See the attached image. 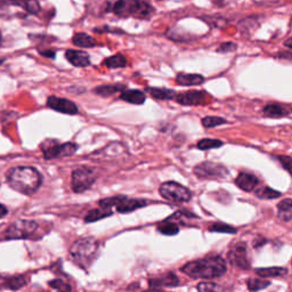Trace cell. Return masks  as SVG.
Listing matches in <instances>:
<instances>
[{
    "label": "cell",
    "mask_w": 292,
    "mask_h": 292,
    "mask_svg": "<svg viewBox=\"0 0 292 292\" xmlns=\"http://www.w3.org/2000/svg\"><path fill=\"white\" fill-rule=\"evenodd\" d=\"M26 284L25 276H13V278H7L6 281V289L9 290H18L23 288Z\"/></svg>",
    "instance_id": "obj_31"
},
{
    "label": "cell",
    "mask_w": 292,
    "mask_h": 292,
    "mask_svg": "<svg viewBox=\"0 0 292 292\" xmlns=\"http://www.w3.org/2000/svg\"><path fill=\"white\" fill-rule=\"evenodd\" d=\"M291 264H292V261H291Z\"/></svg>",
    "instance_id": "obj_46"
},
{
    "label": "cell",
    "mask_w": 292,
    "mask_h": 292,
    "mask_svg": "<svg viewBox=\"0 0 292 292\" xmlns=\"http://www.w3.org/2000/svg\"><path fill=\"white\" fill-rule=\"evenodd\" d=\"M236 49V45L233 43H225L221 45V47L217 49V52L219 53H229V52H233Z\"/></svg>",
    "instance_id": "obj_39"
},
{
    "label": "cell",
    "mask_w": 292,
    "mask_h": 292,
    "mask_svg": "<svg viewBox=\"0 0 292 292\" xmlns=\"http://www.w3.org/2000/svg\"><path fill=\"white\" fill-rule=\"evenodd\" d=\"M146 206H147L146 200L128 199L127 196H124V198L117 204L116 208L117 212H120V214H128V212H132L139 209V208H143Z\"/></svg>",
    "instance_id": "obj_15"
},
{
    "label": "cell",
    "mask_w": 292,
    "mask_h": 292,
    "mask_svg": "<svg viewBox=\"0 0 292 292\" xmlns=\"http://www.w3.org/2000/svg\"><path fill=\"white\" fill-rule=\"evenodd\" d=\"M7 184L24 195H32L40 188L43 177L36 168L32 167H14L6 174Z\"/></svg>",
    "instance_id": "obj_2"
},
{
    "label": "cell",
    "mask_w": 292,
    "mask_h": 292,
    "mask_svg": "<svg viewBox=\"0 0 292 292\" xmlns=\"http://www.w3.org/2000/svg\"><path fill=\"white\" fill-rule=\"evenodd\" d=\"M40 54L43 56H46V58H55V51H46V52H43L40 51Z\"/></svg>",
    "instance_id": "obj_40"
},
{
    "label": "cell",
    "mask_w": 292,
    "mask_h": 292,
    "mask_svg": "<svg viewBox=\"0 0 292 292\" xmlns=\"http://www.w3.org/2000/svg\"><path fill=\"white\" fill-rule=\"evenodd\" d=\"M256 274L260 278H283L288 274V269L283 267H269V268H257Z\"/></svg>",
    "instance_id": "obj_21"
},
{
    "label": "cell",
    "mask_w": 292,
    "mask_h": 292,
    "mask_svg": "<svg viewBox=\"0 0 292 292\" xmlns=\"http://www.w3.org/2000/svg\"><path fill=\"white\" fill-rule=\"evenodd\" d=\"M2 62H3V60H2V59H0V65H1V63H2Z\"/></svg>",
    "instance_id": "obj_45"
},
{
    "label": "cell",
    "mask_w": 292,
    "mask_h": 292,
    "mask_svg": "<svg viewBox=\"0 0 292 292\" xmlns=\"http://www.w3.org/2000/svg\"><path fill=\"white\" fill-rule=\"evenodd\" d=\"M284 46H287L288 48H291L292 49V38L286 40V43H284Z\"/></svg>",
    "instance_id": "obj_43"
},
{
    "label": "cell",
    "mask_w": 292,
    "mask_h": 292,
    "mask_svg": "<svg viewBox=\"0 0 292 292\" xmlns=\"http://www.w3.org/2000/svg\"><path fill=\"white\" fill-rule=\"evenodd\" d=\"M48 286L53 288V289L58 290V291H71V287L69 286V284L65 283L62 280H58V279L49 281Z\"/></svg>",
    "instance_id": "obj_36"
},
{
    "label": "cell",
    "mask_w": 292,
    "mask_h": 292,
    "mask_svg": "<svg viewBox=\"0 0 292 292\" xmlns=\"http://www.w3.org/2000/svg\"><path fill=\"white\" fill-rule=\"evenodd\" d=\"M72 43L75 46L82 47V48H92L97 45L96 40L93 37L87 35V33H77L73 38H72Z\"/></svg>",
    "instance_id": "obj_22"
},
{
    "label": "cell",
    "mask_w": 292,
    "mask_h": 292,
    "mask_svg": "<svg viewBox=\"0 0 292 292\" xmlns=\"http://www.w3.org/2000/svg\"><path fill=\"white\" fill-rule=\"evenodd\" d=\"M204 78L200 74L179 73L176 77V82L180 86H195L203 83Z\"/></svg>",
    "instance_id": "obj_20"
},
{
    "label": "cell",
    "mask_w": 292,
    "mask_h": 292,
    "mask_svg": "<svg viewBox=\"0 0 292 292\" xmlns=\"http://www.w3.org/2000/svg\"><path fill=\"white\" fill-rule=\"evenodd\" d=\"M113 12L117 16L149 18L152 16L154 9L143 0H117L113 7Z\"/></svg>",
    "instance_id": "obj_4"
},
{
    "label": "cell",
    "mask_w": 292,
    "mask_h": 292,
    "mask_svg": "<svg viewBox=\"0 0 292 292\" xmlns=\"http://www.w3.org/2000/svg\"><path fill=\"white\" fill-rule=\"evenodd\" d=\"M227 271L226 261L218 255H209L192 260L181 267V272L192 279H219Z\"/></svg>",
    "instance_id": "obj_1"
},
{
    "label": "cell",
    "mask_w": 292,
    "mask_h": 292,
    "mask_svg": "<svg viewBox=\"0 0 292 292\" xmlns=\"http://www.w3.org/2000/svg\"><path fill=\"white\" fill-rule=\"evenodd\" d=\"M0 44H1V33H0Z\"/></svg>",
    "instance_id": "obj_44"
},
{
    "label": "cell",
    "mask_w": 292,
    "mask_h": 292,
    "mask_svg": "<svg viewBox=\"0 0 292 292\" xmlns=\"http://www.w3.org/2000/svg\"><path fill=\"white\" fill-rule=\"evenodd\" d=\"M255 194H256L257 198H259L261 200H273V199L280 198V196L282 195V193L276 191V189L272 188V187L264 186V187L258 188L257 191L255 192Z\"/></svg>",
    "instance_id": "obj_27"
},
{
    "label": "cell",
    "mask_w": 292,
    "mask_h": 292,
    "mask_svg": "<svg viewBox=\"0 0 292 292\" xmlns=\"http://www.w3.org/2000/svg\"><path fill=\"white\" fill-rule=\"evenodd\" d=\"M98 251V242L94 237L79 238L72 244L70 258L73 263L83 269L92 266Z\"/></svg>",
    "instance_id": "obj_3"
},
{
    "label": "cell",
    "mask_w": 292,
    "mask_h": 292,
    "mask_svg": "<svg viewBox=\"0 0 292 292\" xmlns=\"http://www.w3.org/2000/svg\"><path fill=\"white\" fill-rule=\"evenodd\" d=\"M198 290L201 292H208V291H221L223 290L222 287L211 282H201L198 284Z\"/></svg>",
    "instance_id": "obj_38"
},
{
    "label": "cell",
    "mask_w": 292,
    "mask_h": 292,
    "mask_svg": "<svg viewBox=\"0 0 292 292\" xmlns=\"http://www.w3.org/2000/svg\"><path fill=\"white\" fill-rule=\"evenodd\" d=\"M12 2L17 6L23 7L25 10H28L31 14H37L40 10V5L37 0H13Z\"/></svg>",
    "instance_id": "obj_29"
},
{
    "label": "cell",
    "mask_w": 292,
    "mask_h": 292,
    "mask_svg": "<svg viewBox=\"0 0 292 292\" xmlns=\"http://www.w3.org/2000/svg\"><path fill=\"white\" fill-rule=\"evenodd\" d=\"M95 174L92 168L87 166L79 167L72 173L71 186L75 193H83L93 186Z\"/></svg>",
    "instance_id": "obj_8"
},
{
    "label": "cell",
    "mask_w": 292,
    "mask_h": 292,
    "mask_svg": "<svg viewBox=\"0 0 292 292\" xmlns=\"http://www.w3.org/2000/svg\"><path fill=\"white\" fill-rule=\"evenodd\" d=\"M194 174L195 176L202 179H218V178H224L229 175V170L221 164L206 161L195 167Z\"/></svg>",
    "instance_id": "obj_9"
},
{
    "label": "cell",
    "mask_w": 292,
    "mask_h": 292,
    "mask_svg": "<svg viewBox=\"0 0 292 292\" xmlns=\"http://www.w3.org/2000/svg\"><path fill=\"white\" fill-rule=\"evenodd\" d=\"M223 146V142L219 139H210V138H204L201 139L198 143V149L199 150H212V149H219Z\"/></svg>",
    "instance_id": "obj_32"
},
{
    "label": "cell",
    "mask_w": 292,
    "mask_h": 292,
    "mask_svg": "<svg viewBox=\"0 0 292 292\" xmlns=\"http://www.w3.org/2000/svg\"><path fill=\"white\" fill-rule=\"evenodd\" d=\"M124 88H126V86L124 85H105V86H100L97 87V88H95L94 93L97 95H101V96L108 97L117 92H123Z\"/></svg>",
    "instance_id": "obj_25"
},
{
    "label": "cell",
    "mask_w": 292,
    "mask_h": 292,
    "mask_svg": "<svg viewBox=\"0 0 292 292\" xmlns=\"http://www.w3.org/2000/svg\"><path fill=\"white\" fill-rule=\"evenodd\" d=\"M276 159H278L283 168L286 169L292 177V157H289V155H278Z\"/></svg>",
    "instance_id": "obj_37"
},
{
    "label": "cell",
    "mask_w": 292,
    "mask_h": 292,
    "mask_svg": "<svg viewBox=\"0 0 292 292\" xmlns=\"http://www.w3.org/2000/svg\"><path fill=\"white\" fill-rule=\"evenodd\" d=\"M47 106L54 110L56 112L64 113V115L74 116L79 112L78 106L73 102L66 100V98H60L56 96H49L47 100Z\"/></svg>",
    "instance_id": "obj_12"
},
{
    "label": "cell",
    "mask_w": 292,
    "mask_h": 292,
    "mask_svg": "<svg viewBox=\"0 0 292 292\" xmlns=\"http://www.w3.org/2000/svg\"><path fill=\"white\" fill-rule=\"evenodd\" d=\"M201 122H202V126L204 128H214L221 126V124L227 123V120L221 117H203Z\"/></svg>",
    "instance_id": "obj_34"
},
{
    "label": "cell",
    "mask_w": 292,
    "mask_h": 292,
    "mask_svg": "<svg viewBox=\"0 0 292 292\" xmlns=\"http://www.w3.org/2000/svg\"><path fill=\"white\" fill-rule=\"evenodd\" d=\"M146 92H149V94L154 98V100L159 101L174 100L177 95L175 90L167 88H155V87H147Z\"/></svg>",
    "instance_id": "obj_18"
},
{
    "label": "cell",
    "mask_w": 292,
    "mask_h": 292,
    "mask_svg": "<svg viewBox=\"0 0 292 292\" xmlns=\"http://www.w3.org/2000/svg\"><path fill=\"white\" fill-rule=\"evenodd\" d=\"M104 65L110 69H119V67H124L127 65V58L123 55L117 54L111 58H108L104 60Z\"/></svg>",
    "instance_id": "obj_28"
},
{
    "label": "cell",
    "mask_w": 292,
    "mask_h": 292,
    "mask_svg": "<svg viewBox=\"0 0 292 292\" xmlns=\"http://www.w3.org/2000/svg\"><path fill=\"white\" fill-rule=\"evenodd\" d=\"M120 98L127 103L135 104V105H140L145 103L146 95L142 90L138 89H132V90H126V92H122L120 95Z\"/></svg>",
    "instance_id": "obj_17"
},
{
    "label": "cell",
    "mask_w": 292,
    "mask_h": 292,
    "mask_svg": "<svg viewBox=\"0 0 292 292\" xmlns=\"http://www.w3.org/2000/svg\"><path fill=\"white\" fill-rule=\"evenodd\" d=\"M269 286H271V282L266 280H259V279H253V278H250L246 280V287H248V289L250 291L264 290Z\"/></svg>",
    "instance_id": "obj_30"
},
{
    "label": "cell",
    "mask_w": 292,
    "mask_h": 292,
    "mask_svg": "<svg viewBox=\"0 0 292 292\" xmlns=\"http://www.w3.org/2000/svg\"><path fill=\"white\" fill-rule=\"evenodd\" d=\"M39 225L35 221H25L18 219L7 227L3 236L9 240H26V238H36Z\"/></svg>",
    "instance_id": "obj_5"
},
{
    "label": "cell",
    "mask_w": 292,
    "mask_h": 292,
    "mask_svg": "<svg viewBox=\"0 0 292 292\" xmlns=\"http://www.w3.org/2000/svg\"><path fill=\"white\" fill-rule=\"evenodd\" d=\"M258 184H259V180L252 174L241 173L240 175L235 178V185L238 188L243 189L244 192H252L258 186Z\"/></svg>",
    "instance_id": "obj_14"
},
{
    "label": "cell",
    "mask_w": 292,
    "mask_h": 292,
    "mask_svg": "<svg viewBox=\"0 0 292 292\" xmlns=\"http://www.w3.org/2000/svg\"><path fill=\"white\" fill-rule=\"evenodd\" d=\"M65 58L72 64V65L77 67H86L90 65L89 55L85 52L69 49V51H66L65 53Z\"/></svg>",
    "instance_id": "obj_16"
},
{
    "label": "cell",
    "mask_w": 292,
    "mask_h": 292,
    "mask_svg": "<svg viewBox=\"0 0 292 292\" xmlns=\"http://www.w3.org/2000/svg\"><path fill=\"white\" fill-rule=\"evenodd\" d=\"M158 231L161 234H164V235H168V236H174V235L179 233V227H178V225L176 223L169 221V219L167 218L166 221L162 222L160 225L158 226Z\"/></svg>",
    "instance_id": "obj_26"
},
{
    "label": "cell",
    "mask_w": 292,
    "mask_h": 292,
    "mask_svg": "<svg viewBox=\"0 0 292 292\" xmlns=\"http://www.w3.org/2000/svg\"><path fill=\"white\" fill-rule=\"evenodd\" d=\"M7 214H8V210H7V208L3 206V204L0 203V219L5 217V216H7Z\"/></svg>",
    "instance_id": "obj_41"
},
{
    "label": "cell",
    "mask_w": 292,
    "mask_h": 292,
    "mask_svg": "<svg viewBox=\"0 0 292 292\" xmlns=\"http://www.w3.org/2000/svg\"><path fill=\"white\" fill-rule=\"evenodd\" d=\"M112 214L113 212L111 209H104V208L90 210L85 217V222L86 223H94V222L101 221V219H104L106 217L112 216Z\"/></svg>",
    "instance_id": "obj_24"
},
{
    "label": "cell",
    "mask_w": 292,
    "mask_h": 292,
    "mask_svg": "<svg viewBox=\"0 0 292 292\" xmlns=\"http://www.w3.org/2000/svg\"><path fill=\"white\" fill-rule=\"evenodd\" d=\"M175 100L181 105H203L209 103V95L202 90H189L176 95Z\"/></svg>",
    "instance_id": "obj_11"
},
{
    "label": "cell",
    "mask_w": 292,
    "mask_h": 292,
    "mask_svg": "<svg viewBox=\"0 0 292 292\" xmlns=\"http://www.w3.org/2000/svg\"><path fill=\"white\" fill-rule=\"evenodd\" d=\"M123 198H124V195L111 196V198L102 199L100 202H98V204H100L101 208H104V209H112L113 207H117V204L119 203Z\"/></svg>",
    "instance_id": "obj_35"
},
{
    "label": "cell",
    "mask_w": 292,
    "mask_h": 292,
    "mask_svg": "<svg viewBox=\"0 0 292 292\" xmlns=\"http://www.w3.org/2000/svg\"><path fill=\"white\" fill-rule=\"evenodd\" d=\"M6 281L7 278H3V276L0 275V289H6Z\"/></svg>",
    "instance_id": "obj_42"
},
{
    "label": "cell",
    "mask_w": 292,
    "mask_h": 292,
    "mask_svg": "<svg viewBox=\"0 0 292 292\" xmlns=\"http://www.w3.org/2000/svg\"><path fill=\"white\" fill-rule=\"evenodd\" d=\"M209 231H210V232L227 233V234H234V233L237 232L235 227L231 226V225H227V224H223V223L212 224V225L209 226Z\"/></svg>",
    "instance_id": "obj_33"
},
{
    "label": "cell",
    "mask_w": 292,
    "mask_h": 292,
    "mask_svg": "<svg viewBox=\"0 0 292 292\" xmlns=\"http://www.w3.org/2000/svg\"><path fill=\"white\" fill-rule=\"evenodd\" d=\"M230 264L241 269H250V261L246 253V243L238 242V243L231 246L229 255H227Z\"/></svg>",
    "instance_id": "obj_10"
},
{
    "label": "cell",
    "mask_w": 292,
    "mask_h": 292,
    "mask_svg": "<svg viewBox=\"0 0 292 292\" xmlns=\"http://www.w3.org/2000/svg\"><path fill=\"white\" fill-rule=\"evenodd\" d=\"M162 198L173 203L188 202L192 199V193L187 187L176 181H166L159 187Z\"/></svg>",
    "instance_id": "obj_7"
},
{
    "label": "cell",
    "mask_w": 292,
    "mask_h": 292,
    "mask_svg": "<svg viewBox=\"0 0 292 292\" xmlns=\"http://www.w3.org/2000/svg\"><path fill=\"white\" fill-rule=\"evenodd\" d=\"M263 113L267 117H282L289 115L286 109L279 104H268L264 108Z\"/></svg>",
    "instance_id": "obj_23"
},
{
    "label": "cell",
    "mask_w": 292,
    "mask_h": 292,
    "mask_svg": "<svg viewBox=\"0 0 292 292\" xmlns=\"http://www.w3.org/2000/svg\"><path fill=\"white\" fill-rule=\"evenodd\" d=\"M149 286L151 289H162V288H174L179 286V278L173 272L165 273L157 278L149 280Z\"/></svg>",
    "instance_id": "obj_13"
},
{
    "label": "cell",
    "mask_w": 292,
    "mask_h": 292,
    "mask_svg": "<svg viewBox=\"0 0 292 292\" xmlns=\"http://www.w3.org/2000/svg\"><path fill=\"white\" fill-rule=\"evenodd\" d=\"M278 217L282 222L292 219V199H284L278 203Z\"/></svg>",
    "instance_id": "obj_19"
},
{
    "label": "cell",
    "mask_w": 292,
    "mask_h": 292,
    "mask_svg": "<svg viewBox=\"0 0 292 292\" xmlns=\"http://www.w3.org/2000/svg\"><path fill=\"white\" fill-rule=\"evenodd\" d=\"M40 150L44 153L45 159H55L63 157H71L78 151V145L74 143L60 144L58 140L48 138L40 144Z\"/></svg>",
    "instance_id": "obj_6"
}]
</instances>
